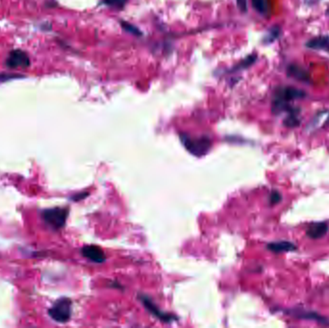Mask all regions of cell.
Instances as JSON below:
<instances>
[{
  "label": "cell",
  "instance_id": "obj_14",
  "mask_svg": "<svg viewBox=\"0 0 329 328\" xmlns=\"http://www.w3.org/2000/svg\"><path fill=\"white\" fill-rule=\"evenodd\" d=\"M301 123V118H300V109L296 110L292 113H290L287 115L285 118L283 123L285 126L289 128L297 127Z\"/></svg>",
  "mask_w": 329,
  "mask_h": 328
},
{
  "label": "cell",
  "instance_id": "obj_6",
  "mask_svg": "<svg viewBox=\"0 0 329 328\" xmlns=\"http://www.w3.org/2000/svg\"><path fill=\"white\" fill-rule=\"evenodd\" d=\"M289 315L293 316L294 318L297 319H303V320H309V321H313L316 322L318 324L324 325V326H329V320L319 315L316 312H312V311L302 310L299 308H295V309H290L288 310Z\"/></svg>",
  "mask_w": 329,
  "mask_h": 328
},
{
  "label": "cell",
  "instance_id": "obj_17",
  "mask_svg": "<svg viewBox=\"0 0 329 328\" xmlns=\"http://www.w3.org/2000/svg\"><path fill=\"white\" fill-rule=\"evenodd\" d=\"M256 60H257V56L255 54L249 55L244 61H242L235 69H233V72H237V71L249 68L251 65H253L255 63Z\"/></svg>",
  "mask_w": 329,
  "mask_h": 328
},
{
  "label": "cell",
  "instance_id": "obj_19",
  "mask_svg": "<svg viewBox=\"0 0 329 328\" xmlns=\"http://www.w3.org/2000/svg\"><path fill=\"white\" fill-rule=\"evenodd\" d=\"M121 23H122V27H123L126 32H128V33H130V34H132V35H135V36H141V35H142V32H141L136 26L130 24L129 22H126V21H122Z\"/></svg>",
  "mask_w": 329,
  "mask_h": 328
},
{
  "label": "cell",
  "instance_id": "obj_12",
  "mask_svg": "<svg viewBox=\"0 0 329 328\" xmlns=\"http://www.w3.org/2000/svg\"><path fill=\"white\" fill-rule=\"evenodd\" d=\"M141 300L144 302V304H145V306H146V308L148 309V311H150L155 317H157L158 319H160V320H162V321H164V322H171V320H173V317H171V316H169V315H165L164 313H163L162 311L159 310L156 306H155V304H153L152 302H151V300L148 298V297H146V296H144V295H142L141 296Z\"/></svg>",
  "mask_w": 329,
  "mask_h": 328
},
{
  "label": "cell",
  "instance_id": "obj_8",
  "mask_svg": "<svg viewBox=\"0 0 329 328\" xmlns=\"http://www.w3.org/2000/svg\"><path fill=\"white\" fill-rule=\"evenodd\" d=\"M82 254L85 256L87 259L91 260V262L94 263H103L106 259V256L104 254L103 250L99 248L98 246H86L82 248Z\"/></svg>",
  "mask_w": 329,
  "mask_h": 328
},
{
  "label": "cell",
  "instance_id": "obj_4",
  "mask_svg": "<svg viewBox=\"0 0 329 328\" xmlns=\"http://www.w3.org/2000/svg\"><path fill=\"white\" fill-rule=\"evenodd\" d=\"M306 95H307L306 91H304L301 89L294 88V87H290V86L278 87L274 91V97L280 98L287 102H292L293 100L305 98Z\"/></svg>",
  "mask_w": 329,
  "mask_h": 328
},
{
  "label": "cell",
  "instance_id": "obj_2",
  "mask_svg": "<svg viewBox=\"0 0 329 328\" xmlns=\"http://www.w3.org/2000/svg\"><path fill=\"white\" fill-rule=\"evenodd\" d=\"M181 140L186 148L196 156H202L206 154L211 147V141L209 138L206 137L193 139L189 136L182 135Z\"/></svg>",
  "mask_w": 329,
  "mask_h": 328
},
{
  "label": "cell",
  "instance_id": "obj_9",
  "mask_svg": "<svg viewBox=\"0 0 329 328\" xmlns=\"http://www.w3.org/2000/svg\"><path fill=\"white\" fill-rule=\"evenodd\" d=\"M305 46L309 49L321 50L329 53V36L315 37L305 43Z\"/></svg>",
  "mask_w": 329,
  "mask_h": 328
},
{
  "label": "cell",
  "instance_id": "obj_15",
  "mask_svg": "<svg viewBox=\"0 0 329 328\" xmlns=\"http://www.w3.org/2000/svg\"><path fill=\"white\" fill-rule=\"evenodd\" d=\"M329 123V111H323L320 112L311 122V128L322 127L324 124Z\"/></svg>",
  "mask_w": 329,
  "mask_h": 328
},
{
  "label": "cell",
  "instance_id": "obj_7",
  "mask_svg": "<svg viewBox=\"0 0 329 328\" xmlns=\"http://www.w3.org/2000/svg\"><path fill=\"white\" fill-rule=\"evenodd\" d=\"M287 75L292 79L302 82V83H310L311 75L309 72L302 68L301 66L292 64L287 68Z\"/></svg>",
  "mask_w": 329,
  "mask_h": 328
},
{
  "label": "cell",
  "instance_id": "obj_11",
  "mask_svg": "<svg viewBox=\"0 0 329 328\" xmlns=\"http://www.w3.org/2000/svg\"><path fill=\"white\" fill-rule=\"evenodd\" d=\"M268 249H270L272 252L274 253H283V252H292L296 250V246H294L293 243L287 242V241H281V242H274L268 245Z\"/></svg>",
  "mask_w": 329,
  "mask_h": 328
},
{
  "label": "cell",
  "instance_id": "obj_18",
  "mask_svg": "<svg viewBox=\"0 0 329 328\" xmlns=\"http://www.w3.org/2000/svg\"><path fill=\"white\" fill-rule=\"evenodd\" d=\"M128 0H102V3L114 9H123Z\"/></svg>",
  "mask_w": 329,
  "mask_h": 328
},
{
  "label": "cell",
  "instance_id": "obj_10",
  "mask_svg": "<svg viewBox=\"0 0 329 328\" xmlns=\"http://www.w3.org/2000/svg\"><path fill=\"white\" fill-rule=\"evenodd\" d=\"M329 228V224L327 222H316L307 228L306 235L313 240H318L327 235Z\"/></svg>",
  "mask_w": 329,
  "mask_h": 328
},
{
  "label": "cell",
  "instance_id": "obj_13",
  "mask_svg": "<svg viewBox=\"0 0 329 328\" xmlns=\"http://www.w3.org/2000/svg\"><path fill=\"white\" fill-rule=\"evenodd\" d=\"M251 4L260 15L268 17L271 15L272 6L270 0H251Z\"/></svg>",
  "mask_w": 329,
  "mask_h": 328
},
{
  "label": "cell",
  "instance_id": "obj_3",
  "mask_svg": "<svg viewBox=\"0 0 329 328\" xmlns=\"http://www.w3.org/2000/svg\"><path fill=\"white\" fill-rule=\"evenodd\" d=\"M69 212L67 209L53 208L42 212V219L50 227L54 229L62 228L68 218Z\"/></svg>",
  "mask_w": 329,
  "mask_h": 328
},
{
  "label": "cell",
  "instance_id": "obj_1",
  "mask_svg": "<svg viewBox=\"0 0 329 328\" xmlns=\"http://www.w3.org/2000/svg\"><path fill=\"white\" fill-rule=\"evenodd\" d=\"M49 316L57 323H67L72 316V301L69 298H61L48 311Z\"/></svg>",
  "mask_w": 329,
  "mask_h": 328
},
{
  "label": "cell",
  "instance_id": "obj_20",
  "mask_svg": "<svg viewBox=\"0 0 329 328\" xmlns=\"http://www.w3.org/2000/svg\"><path fill=\"white\" fill-rule=\"evenodd\" d=\"M282 201V196L278 191H273L270 195V204L274 205Z\"/></svg>",
  "mask_w": 329,
  "mask_h": 328
},
{
  "label": "cell",
  "instance_id": "obj_21",
  "mask_svg": "<svg viewBox=\"0 0 329 328\" xmlns=\"http://www.w3.org/2000/svg\"><path fill=\"white\" fill-rule=\"evenodd\" d=\"M237 5L239 9L243 13H246L247 11V0H237Z\"/></svg>",
  "mask_w": 329,
  "mask_h": 328
},
{
  "label": "cell",
  "instance_id": "obj_16",
  "mask_svg": "<svg viewBox=\"0 0 329 328\" xmlns=\"http://www.w3.org/2000/svg\"><path fill=\"white\" fill-rule=\"evenodd\" d=\"M280 35H281V28L277 25L274 26L268 31L267 35L264 37L263 42L266 44H270V43L274 42V41H276Z\"/></svg>",
  "mask_w": 329,
  "mask_h": 328
},
{
  "label": "cell",
  "instance_id": "obj_5",
  "mask_svg": "<svg viewBox=\"0 0 329 328\" xmlns=\"http://www.w3.org/2000/svg\"><path fill=\"white\" fill-rule=\"evenodd\" d=\"M6 66L12 70L18 68H28L30 66V58L24 51L16 49L10 52L6 60Z\"/></svg>",
  "mask_w": 329,
  "mask_h": 328
},
{
  "label": "cell",
  "instance_id": "obj_22",
  "mask_svg": "<svg viewBox=\"0 0 329 328\" xmlns=\"http://www.w3.org/2000/svg\"><path fill=\"white\" fill-rule=\"evenodd\" d=\"M327 15H328V16L329 17V8L328 9V10H327Z\"/></svg>",
  "mask_w": 329,
  "mask_h": 328
}]
</instances>
